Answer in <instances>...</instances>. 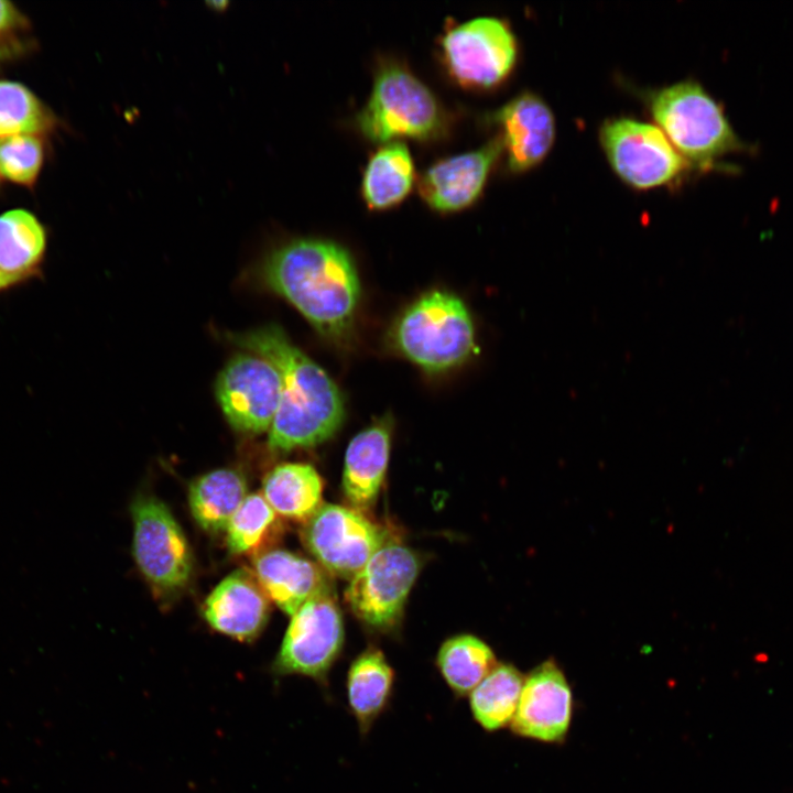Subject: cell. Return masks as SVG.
<instances>
[{"mask_svg": "<svg viewBox=\"0 0 793 793\" xmlns=\"http://www.w3.org/2000/svg\"><path fill=\"white\" fill-rule=\"evenodd\" d=\"M264 594L292 616L308 600L333 594L328 573L318 564L285 550H265L253 560Z\"/></svg>", "mask_w": 793, "mask_h": 793, "instance_id": "16", "label": "cell"}, {"mask_svg": "<svg viewBox=\"0 0 793 793\" xmlns=\"http://www.w3.org/2000/svg\"><path fill=\"white\" fill-rule=\"evenodd\" d=\"M506 154L507 167L522 173L540 164L555 140V119L545 101L531 91L513 97L489 115Z\"/></svg>", "mask_w": 793, "mask_h": 793, "instance_id": "15", "label": "cell"}, {"mask_svg": "<svg viewBox=\"0 0 793 793\" xmlns=\"http://www.w3.org/2000/svg\"><path fill=\"white\" fill-rule=\"evenodd\" d=\"M263 497L278 515L306 523L324 504L323 480L304 463H283L263 480Z\"/></svg>", "mask_w": 793, "mask_h": 793, "instance_id": "22", "label": "cell"}, {"mask_svg": "<svg viewBox=\"0 0 793 793\" xmlns=\"http://www.w3.org/2000/svg\"><path fill=\"white\" fill-rule=\"evenodd\" d=\"M502 151L498 135L481 146L443 157L417 177L422 200L438 213H455L472 206L481 197Z\"/></svg>", "mask_w": 793, "mask_h": 793, "instance_id": "13", "label": "cell"}, {"mask_svg": "<svg viewBox=\"0 0 793 793\" xmlns=\"http://www.w3.org/2000/svg\"><path fill=\"white\" fill-rule=\"evenodd\" d=\"M18 13L13 6L4 0H0V31L9 29L17 21Z\"/></svg>", "mask_w": 793, "mask_h": 793, "instance_id": "29", "label": "cell"}, {"mask_svg": "<svg viewBox=\"0 0 793 793\" xmlns=\"http://www.w3.org/2000/svg\"><path fill=\"white\" fill-rule=\"evenodd\" d=\"M438 52L443 68L457 85L489 89L499 86L513 70L518 44L504 20L477 17L446 28L439 37Z\"/></svg>", "mask_w": 793, "mask_h": 793, "instance_id": "6", "label": "cell"}, {"mask_svg": "<svg viewBox=\"0 0 793 793\" xmlns=\"http://www.w3.org/2000/svg\"><path fill=\"white\" fill-rule=\"evenodd\" d=\"M421 565L413 550L387 541L350 579L346 602L368 627L389 631L402 617Z\"/></svg>", "mask_w": 793, "mask_h": 793, "instance_id": "8", "label": "cell"}, {"mask_svg": "<svg viewBox=\"0 0 793 793\" xmlns=\"http://www.w3.org/2000/svg\"><path fill=\"white\" fill-rule=\"evenodd\" d=\"M392 424L384 417L359 432L344 461L343 489L351 508L367 511L377 501L388 469Z\"/></svg>", "mask_w": 793, "mask_h": 793, "instance_id": "18", "label": "cell"}, {"mask_svg": "<svg viewBox=\"0 0 793 793\" xmlns=\"http://www.w3.org/2000/svg\"><path fill=\"white\" fill-rule=\"evenodd\" d=\"M302 542L327 573L351 579L387 542L383 530L362 512L324 503L306 522Z\"/></svg>", "mask_w": 793, "mask_h": 793, "instance_id": "11", "label": "cell"}, {"mask_svg": "<svg viewBox=\"0 0 793 793\" xmlns=\"http://www.w3.org/2000/svg\"><path fill=\"white\" fill-rule=\"evenodd\" d=\"M394 685V669L380 649L368 647L351 661L345 683L346 700L361 737L390 707Z\"/></svg>", "mask_w": 793, "mask_h": 793, "instance_id": "19", "label": "cell"}, {"mask_svg": "<svg viewBox=\"0 0 793 793\" xmlns=\"http://www.w3.org/2000/svg\"><path fill=\"white\" fill-rule=\"evenodd\" d=\"M272 663L276 676L302 675L328 692V673L344 647V624L333 594L305 602L291 616Z\"/></svg>", "mask_w": 793, "mask_h": 793, "instance_id": "9", "label": "cell"}, {"mask_svg": "<svg viewBox=\"0 0 793 793\" xmlns=\"http://www.w3.org/2000/svg\"><path fill=\"white\" fill-rule=\"evenodd\" d=\"M203 612L216 631L239 641H251L267 622L269 598L254 575L238 569L213 589Z\"/></svg>", "mask_w": 793, "mask_h": 793, "instance_id": "17", "label": "cell"}, {"mask_svg": "<svg viewBox=\"0 0 793 793\" xmlns=\"http://www.w3.org/2000/svg\"><path fill=\"white\" fill-rule=\"evenodd\" d=\"M238 347L271 362L282 378V398L269 430L272 450L290 452L329 439L345 416L341 393L332 378L291 343L276 325L228 335Z\"/></svg>", "mask_w": 793, "mask_h": 793, "instance_id": "1", "label": "cell"}, {"mask_svg": "<svg viewBox=\"0 0 793 793\" xmlns=\"http://www.w3.org/2000/svg\"><path fill=\"white\" fill-rule=\"evenodd\" d=\"M45 251V229L32 213L11 209L0 215V270L15 285L41 274Z\"/></svg>", "mask_w": 793, "mask_h": 793, "instance_id": "21", "label": "cell"}, {"mask_svg": "<svg viewBox=\"0 0 793 793\" xmlns=\"http://www.w3.org/2000/svg\"><path fill=\"white\" fill-rule=\"evenodd\" d=\"M264 284L289 301L322 335L343 340L360 297L358 272L340 245L318 238L287 241L264 258Z\"/></svg>", "mask_w": 793, "mask_h": 793, "instance_id": "2", "label": "cell"}, {"mask_svg": "<svg viewBox=\"0 0 793 793\" xmlns=\"http://www.w3.org/2000/svg\"><path fill=\"white\" fill-rule=\"evenodd\" d=\"M279 528L278 514L263 495L246 497L226 529L227 546L232 554H259Z\"/></svg>", "mask_w": 793, "mask_h": 793, "instance_id": "26", "label": "cell"}, {"mask_svg": "<svg viewBox=\"0 0 793 793\" xmlns=\"http://www.w3.org/2000/svg\"><path fill=\"white\" fill-rule=\"evenodd\" d=\"M133 556L155 595L175 596L189 584L193 555L170 509L157 498L138 496L131 506Z\"/></svg>", "mask_w": 793, "mask_h": 793, "instance_id": "7", "label": "cell"}, {"mask_svg": "<svg viewBox=\"0 0 793 793\" xmlns=\"http://www.w3.org/2000/svg\"><path fill=\"white\" fill-rule=\"evenodd\" d=\"M599 139L615 173L638 189L670 184L691 166L662 130L651 123L610 119L601 126Z\"/></svg>", "mask_w": 793, "mask_h": 793, "instance_id": "10", "label": "cell"}, {"mask_svg": "<svg viewBox=\"0 0 793 793\" xmlns=\"http://www.w3.org/2000/svg\"><path fill=\"white\" fill-rule=\"evenodd\" d=\"M392 339L409 360L426 371L439 372L469 357L475 330L460 298L435 291L408 307L393 328Z\"/></svg>", "mask_w": 793, "mask_h": 793, "instance_id": "5", "label": "cell"}, {"mask_svg": "<svg viewBox=\"0 0 793 793\" xmlns=\"http://www.w3.org/2000/svg\"><path fill=\"white\" fill-rule=\"evenodd\" d=\"M216 398L230 426L243 434L269 432L282 398V378L264 358L235 355L220 371Z\"/></svg>", "mask_w": 793, "mask_h": 793, "instance_id": "12", "label": "cell"}, {"mask_svg": "<svg viewBox=\"0 0 793 793\" xmlns=\"http://www.w3.org/2000/svg\"><path fill=\"white\" fill-rule=\"evenodd\" d=\"M416 180L414 161L405 143L380 144L363 167L361 198L372 210L395 207L409 196Z\"/></svg>", "mask_w": 793, "mask_h": 793, "instance_id": "20", "label": "cell"}, {"mask_svg": "<svg viewBox=\"0 0 793 793\" xmlns=\"http://www.w3.org/2000/svg\"><path fill=\"white\" fill-rule=\"evenodd\" d=\"M572 705L564 673L553 660L544 661L524 677L511 729L524 738L561 741L571 724Z\"/></svg>", "mask_w": 793, "mask_h": 793, "instance_id": "14", "label": "cell"}, {"mask_svg": "<svg viewBox=\"0 0 793 793\" xmlns=\"http://www.w3.org/2000/svg\"><path fill=\"white\" fill-rule=\"evenodd\" d=\"M43 162V146L34 134L0 138V175L22 185L36 180Z\"/></svg>", "mask_w": 793, "mask_h": 793, "instance_id": "28", "label": "cell"}, {"mask_svg": "<svg viewBox=\"0 0 793 793\" xmlns=\"http://www.w3.org/2000/svg\"><path fill=\"white\" fill-rule=\"evenodd\" d=\"M435 664L454 697L460 699L467 697L498 663L484 640L463 633L442 643Z\"/></svg>", "mask_w": 793, "mask_h": 793, "instance_id": "24", "label": "cell"}, {"mask_svg": "<svg viewBox=\"0 0 793 793\" xmlns=\"http://www.w3.org/2000/svg\"><path fill=\"white\" fill-rule=\"evenodd\" d=\"M449 124L446 107L405 63L390 57L378 63L369 97L356 115V126L367 140L433 141L443 138Z\"/></svg>", "mask_w": 793, "mask_h": 793, "instance_id": "3", "label": "cell"}, {"mask_svg": "<svg viewBox=\"0 0 793 793\" xmlns=\"http://www.w3.org/2000/svg\"><path fill=\"white\" fill-rule=\"evenodd\" d=\"M52 117L23 85L0 80V138L45 131Z\"/></svg>", "mask_w": 793, "mask_h": 793, "instance_id": "27", "label": "cell"}, {"mask_svg": "<svg viewBox=\"0 0 793 793\" xmlns=\"http://www.w3.org/2000/svg\"><path fill=\"white\" fill-rule=\"evenodd\" d=\"M13 286H17L14 282L0 270V293Z\"/></svg>", "mask_w": 793, "mask_h": 793, "instance_id": "30", "label": "cell"}, {"mask_svg": "<svg viewBox=\"0 0 793 793\" xmlns=\"http://www.w3.org/2000/svg\"><path fill=\"white\" fill-rule=\"evenodd\" d=\"M523 682V675L514 665L498 663L467 696L474 720L488 732L511 724Z\"/></svg>", "mask_w": 793, "mask_h": 793, "instance_id": "25", "label": "cell"}, {"mask_svg": "<svg viewBox=\"0 0 793 793\" xmlns=\"http://www.w3.org/2000/svg\"><path fill=\"white\" fill-rule=\"evenodd\" d=\"M207 3H208L210 7H213L214 9H224V8L228 4V2H227V1H224V0H221V1H215V0H214V1H210V2H207Z\"/></svg>", "mask_w": 793, "mask_h": 793, "instance_id": "31", "label": "cell"}, {"mask_svg": "<svg viewBox=\"0 0 793 793\" xmlns=\"http://www.w3.org/2000/svg\"><path fill=\"white\" fill-rule=\"evenodd\" d=\"M651 113L676 151L702 170L742 144L721 107L696 82L685 80L656 91Z\"/></svg>", "mask_w": 793, "mask_h": 793, "instance_id": "4", "label": "cell"}, {"mask_svg": "<svg viewBox=\"0 0 793 793\" xmlns=\"http://www.w3.org/2000/svg\"><path fill=\"white\" fill-rule=\"evenodd\" d=\"M247 497V481L237 469L221 468L196 478L189 486L188 504L198 525L209 532L226 531Z\"/></svg>", "mask_w": 793, "mask_h": 793, "instance_id": "23", "label": "cell"}]
</instances>
